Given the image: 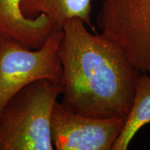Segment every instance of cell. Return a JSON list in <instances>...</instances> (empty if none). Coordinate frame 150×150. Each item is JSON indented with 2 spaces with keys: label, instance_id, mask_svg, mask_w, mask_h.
Returning <instances> with one entry per match:
<instances>
[{
  "label": "cell",
  "instance_id": "cell-1",
  "mask_svg": "<svg viewBox=\"0 0 150 150\" xmlns=\"http://www.w3.org/2000/svg\"><path fill=\"white\" fill-rule=\"evenodd\" d=\"M62 29V104L91 117H127L141 72L117 43L91 33L80 19L68 20Z\"/></svg>",
  "mask_w": 150,
  "mask_h": 150
},
{
  "label": "cell",
  "instance_id": "cell-2",
  "mask_svg": "<svg viewBox=\"0 0 150 150\" xmlns=\"http://www.w3.org/2000/svg\"><path fill=\"white\" fill-rule=\"evenodd\" d=\"M61 85L39 79L24 86L0 111V150H53L52 116Z\"/></svg>",
  "mask_w": 150,
  "mask_h": 150
},
{
  "label": "cell",
  "instance_id": "cell-3",
  "mask_svg": "<svg viewBox=\"0 0 150 150\" xmlns=\"http://www.w3.org/2000/svg\"><path fill=\"white\" fill-rule=\"evenodd\" d=\"M63 35V29H54L41 47L33 50L0 35V111L15 94L35 81L61 83L59 50Z\"/></svg>",
  "mask_w": 150,
  "mask_h": 150
},
{
  "label": "cell",
  "instance_id": "cell-4",
  "mask_svg": "<svg viewBox=\"0 0 150 150\" xmlns=\"http://www.w3.org/2000/svg\"><path fill=\"white\" fill-rule=\"evenodd\" d=\"M97 23L137 70L150 73V0H104Z\"/></svg>",
  "mask_w": 150,
  "mask_h": 150
},
{
  "label": "cell",
  "instance_id": "cell-5",
  "mask_svg": "<svg viewBox=\"0 0 150 150\" xmlns=\"http://www.w3.org/2000/svg\"><path fill=\"white\" fill-rule=\"evenodd\" d=\"M127 117H94L72 111L56 102L52 116V135L57 150H110Z\"/></svg>",
  "mask_w": 150,
  "mask_h": 150
},
{
  "label": "cell",
  "instance_id": "cell-6",
  "mask_svg": "<svg viewBox=\"0 0 150 150\" xmlns=\"http://www.w3.org/2000/svg\"><path fill=\"white\" fill-rule=\"evenodd\" d=\"M23 0H0V35L30 49L42 47L56 28L45 15L29 19L22 13Z\"/></svg>",
  "mask_w": 150,
  "mask_h": 150
},
{
  "label": "cell",
  "instance_id": "cell-7",
  "mask_svg": "<svg viewBox=\"0 0 150 150\" xmlns=\"http://www.w3.org/2000/svg\"><path fill=\"white\" fill-rule=\"evenodd\" d=\"M21 7L26 18L45 15L56 29H62L71 19L78 18L96 33L91 21V0H23Z\"/></svg>",
  "mask_w": 150,
  "mask_h": 150
},
{
  "label": "cell",
  "instance_id": "cell-8",
  "mask_svg": "<svg viewBox=\"0 0 150 150\" xmlns=\"http://www.w3.org/2000/svg\"><path fill=\"white\" fill-rule=\"evenodd\" d=\"M150 122V75L143 73L137 81L132 106L112 150H126L138 131Z\"/></svg>",
  "mask_w": 150,
  "mask_h": 150
}]
</instances>
